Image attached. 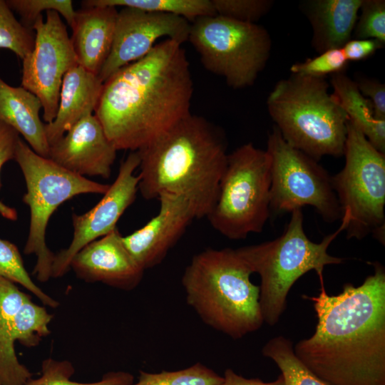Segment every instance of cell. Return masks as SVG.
Instances as JSON below:
<instances>
[{
  "instance_id": "37",
  "label": "cell",
  "mask_w": 385,
  "mask_h": 385,
  "mask_svg": "<svg viewBox=\"0 0 385 385\" xmlns=\"http://www.w3.org/2000/svg\"><path fill=\"white\" fill-rule=\"evenodd\" d=\"M384 44L374 39H350L342 48L346 60L361 61L373 55Z\"/></svg>"
},
{
  "instance_id": "12",
  "label": "cell",
  "mask_w": 385,
  "mask_h": 385,
  "mask_svg": "<svg viewBox=\"0 0 385 385\" xmlns=\"http://www.w3.org/2000/svg\"><path fill=\"white\" fill-rule=\"evenodd\" d=\"M31 52L22 60L21 86L36 96L42 104L46 124L56 118L65 74L78 65L66 26L56 11L37 18Z\"/></svg>"
},
{
  "instance_id": "28",
  "label": "cell",
  "mask_w": 385,
  "mask_h": 385,
  "mask_svg": "<svg viewBox=\"0 0 385 385\" xmlns=\"http://www.w3.org/2000/svg\"><path fill=\"white\" fill-rule=\"evenodd\" d=\"M0 276L21 284L31 292L43 304L56 308L59 302L44 292L31 279L26 270L17 247L0 238Z\"/></svg>"
},
{
  "instance_id": "30",
  "label": "cell",
  "mask_w": 385,
  "mask_h": 385,
  "mask_svg": "<svg viewBox=\"0 0 385 385\" xmlns=\"http://www.w3.org/2000/svg\"><path fill=\"white\" fill-rule=\"evenodd\" d=\"M34 42V30L16 19L6 1L0 0V48L10 50L23 60L31 52Z\"/></svg>"
},
{
  "instance_id": "13",
  "label": "cell",
  "mask_w": 385,
  "mask_h": 385,
  "mask_svg": "<svg viewBox=\"0 0 385 385\" xmlns=\"http://www.w3.org/2000/svg\"><path fill=\"white\" fill-rule=\"evenodd\" d=\"M139 164L138 152L131 151L121 163L115 180L101 200L82 215L73 213V239L66 249L55 255L51 277L65 275L70 270L71 260L78 252L117 227L120 217L136 199L139 177L134 173Z\"/></svg>"
},
{
  "instance_id": "39",
  "label": "cell",
  "mask_w": 385,
  "mask_h": 385,
  "mask_svg": "<svg viewBox=\"0 0 385 385\" xmlns=\"http://www.w3.org/2000/svg\"><path fill=\"white\" fill-rule=\"evenodd\" d=\"M1 385V384H0Z\"/></svg>"
},
{
  "instance_id": "20",
  "label": "cell",
  "mask_w": 385,
  "mask_h": 385,
  "mask_svg": "<svg viewBox=\"0 0 385 385\" xmlns=\"http://www.w3.org/2000/svg\"><path fill=\"white\" fill-rule=\"evenodd\" d=\"M361 1L311 0L304 4L312 29V46L317 52L341 48L351 39Z\"/></svg>"
},
{
  "instance_id": "25",
  "label": "cell",
  "mask_w": 385,
  "mask_h": 385,
  "mask_svg": "<svg viewBox=\"0 0 385 385\" xmlns=\"http://www.w3.org/2000/svg\"><path fill=\"white\" fill-rule=\"evenodd\" d=\"M262 354L275 362L284 385H327L298 359L292 342L284 336L270 339L262 347Z\"/></svg>"
},
{
  "instance_id": "3",
  "label": "cell",
  "mask_w": 385,
  "mask_h": 385,
  "mask_svg": "<svg viewBox=\"0 0 385 385\" xmlns=\"http://www.w3.org/2000/svg\"><path fill=\"white\" fill-rule=\"evenodd\" d=\"M227 147L220 128L190 113L137 150L138 191L145 200L163 193L184 196L195 219L206 217L217 199Z\"/></svg>"
},
{
  "instance_id": "36",
  "label": "cell",
  "mask_w": 385,
  "mask_h": 385,
  "mask_svg": "<svg viewBox=\"0 0 385 385\" xmlns=\"http://www.w3.org/2000/svg\"><path fill=\"white\" fill-rule=\"evenodd\" d=\"M360 93L371 103L375 116L385 120V85L365 77L355 81Z\"/></svg>"
},
{
  "instance_id": "21",
  "label": "cell",
  "mask_w": 385,
  "mask_h": 385,
  "mask_svg": "<svg viewBox=\"0 0 385 385\" xmlns=\"http://www.w3.org/2000/svg\"><path fill=\"white\" fill-rule=\"evenodd\" d=\"M41 109L36 96L22 86L9 85L0 77V120L21 135L36 153L48 158L50 145L39 116Z\"/></svg>"
},
{
  "instance_id": "1",
  "label": "cell",
  "mask_w": 385,
  "mask_h": 385,
  "mask_svg": "<svg viewBox=\"0 0 385 385\" xmlns=\"http://www.w3.org/2000/svg\"><path fill=\"white\" fill-rule=\"evenodd\" d=\"M372 265L374 274L358 287L346 283L329 295L322 284L318 295H302L317 324L294 354L327 385H385V269Z\"/></svg>"
},
{
  "instance_id": "22",
  "label": "cell",
  "mask_w": 385,
  "mask_h": 385,
  "mask_svg": "<svg viewBox=\"0 0 385 385\" xmlns=\"http://www.w3.org/2000/svg\"><path fill=\"white\" fill-rule=\"evenodd\" d=\"M29 295L11 280L0 276V384L25 385L32 374L21 364L11 338L14 317Z\"/></svg>"
},
{
  "instance_id": "15",
  "label": "cell",
  "mask_w": 385,
  "mask_h": 385,
  "mask_svg": "<svg viewBox=\"0 0 385 385\" xmlns=\"http://www.w3.org/2000/svg\"><path fill=\"white\" fill-rule=\"evenodd\" d=\"M160 209L145 225L123 237V243L144 270L160 264L195 219L189 201L182 195L160 194Z\"/></svg>"
},
{
  "instance_id": "11",
  "label": "cell",
  "mask_w": 385,
  "mask_h": 385,
  "mask_svg": "<svg viewBox=\"0 0 385 385\" xmlns=\"http://www.w3.org/2000/svg\"><path fill=\"white\" fill-rule=\"evenodd\" d=\"M266 151L270 158V210L290 212L313 207L324 221L342 218L332 176L318 161L291 146L274 126Z\"/></svg>"
},
{
  "instance_id": "7",
  "label": "cell",
  "mask_w": 385,
  "mask_h": 385,
  "mask_svg": "<svg viewBox=\"0 0 385 385\" xmlns=\"http://www.w3.org/2000/svg\"><path fill=\"white\" fill-rule=\"evenodd\" d=\"M26 183L24 202L30 210L29 230L24 253L34 255L33 274L41 282L51 278L55 255L46 245V232L53 213L64 202L81 194H105L110 185L91 180L36 153L19 139L14 159Z\"/></svg>"
},
{
  "instance_id": "31",
  "label": "cell",
  "mask_w": 385,
  "mask_h": 385,
  "mask_svg": "<svg viewBox=\"0 0 385 385\" xmlns=\"http://www.w3.org/2000/svg\"><path fill=\"white\" fill-rule=\"evenodd\" d=\"M9 6L21 19V24L32 29L37 18L43 11H56L72 27L76 11L71 0H7Z\"/></svg>"
},
{
  "instance_id": "9",
  "label": "cell",
  "mask_w": 385,
  "mask_h": 385,
  "mask_svg": "<svg viewBox=\"0 0 385 385\" xmlns=\"http://www.w3.org/2000/svg\"><path fill=\"white\" fill-rule=\"evenodd\" d=\"M343 169L332 176L348 239L370 233L384 245L385 153L379 151L349 119Z\"/></svg>"
},
{
  "instance_id": "29",
  "label": "cell",
  "mask_w": 385,
  "mask_h": 385,
  "mask_svg": "<svg viewBox=\"0 0 385 385\" xmlns=\"http://www.w3.org/2000/svg\"><path fill=\"white\" fill-rule=\"evenodd\" d=\"M222 381L223 376L197 362L177 371L160 373L140 371L138 381L130 385H220Z\"/></svg>"
},
{
  "instance_id": "14",
  "label": "cell",
  "mask_w": 385,
  "mask_h": 385,
  "mask_svg": "<svg viewBox=\"0 0 385 385\" xmlns=\"http://www.w3.org/2000/svg\"><path fill=\"white\" fill-rule=\"evenodd\" d=\"M190 29V22L178 16L122 7L110 54L98 76L104 83L123 66L146 56L162 37L182 45L188 41Z\"/></svg>"
},
{
  "instance_id": "16",
  "label": "cell",
  "mask_w": 385,
  "mask_h": 385,
  "mask_svg": "<svg viewBox=\"0 0 385 385\" xmlns=\"http://www.w3.org/2000/svg\"><path fill=\"white\" fill-rule=\"evenodd\" d=\"M117 149L97 117L87 115L50 145L48 158L78 175L109 178Z\"/></svg>"
},
{
  "instance_id": "24",
  "label": "cell",
  "mask_w": 385,
  "mask_h": 385,
  "mask_svg": "<svg viewBox=\"0 0 385 385\" xmlns=\"http://www.w3.org/2000/svg\"><path fill=\"white\" fill-rule=\"evenodd\" d=\"M86 6L130 7L148 12L173 14L190 21L216 15L212 0H86Z\"/></svg>"
},
{
  "instance_id": "10",
  "label": "cell",
  "mask_w": 385,
  "mask_h": 385,
  "mask_svg": "<svg viewBox=\"0 0 385 385\" xmlns=\"http://www.w3.org/2000/svg\"><path fill=\"white\" fill-rule=\"evenodd\" d=\"M188 41L205 68L224 78L235 89L254 84L272 47L269 32L262 26L217 14L195 20Z\"/></svg>"
},
{
  "instance_id": "18",
  "label": "cell",
  "mask_w": 385,
  "mask_h": 385,
  "mask_svg": "<svg viewBox=\"0 0 385 385\" xmlns=\"http://www.w3.org/2000/svg\"><path fill=\"white\" fill-rule=\"evenodd\" d=\"M118 13L113 6H84L76 11L71 41L77 63L97 76L112 48Z\"/></svg>"
},
{
  "instance_id": "34",
  "label": "cell",
  "mask_w": 385,
  "mask_h": 385,
  "mask_svg": "<svg viewBox=\"0 0 385 385\" xmlns=\"http://www.w3.org/2000/svg\"><path fill=\"white\" fill-rule=\"evenodd\" d=\"M347 62L342 48H334L292 65L290 71L291 73L324 78L328 74L342 72Z\"/></svg>"
},
{
  "instance_id": "8",
  "label": "cell",
  "mask_w": 385,
  "mask_h": 385,
  "mask_svg": "<svg viewBox=\"0 0 385 385\" xmlns=\"http://www.w3.org/2000/svg\"><path fill=\"white\" fill-rule=\"evenodd\" d=\"M270 158L252 143L228 154L217 201L206 217L230 240L262 232L270 215Z\"/></svg>"
},
{
  "instance_id": "6",
  "label": "cell",
  "mask_w": 385,
  "mask_h": 385,
  "mask_svg": "<svg viewBox=\"0 0 385 385\" xmlns=\"http://www.w3.org/2000/svg\"><path fill=\"white\" fill-rule=\"evenodd\" d=\"M301 209L291 212L284 232L277 238L257 245L235 249L252 273L260 275V306L264 322L275 325L287 307L288 293L298 279L311 270L324 284L326 265L343 262L341 257L330 255L328 247L337 236L345 230L347 219L334 233L320 242L311 241L305 234Z\"/></svg>"
},
{
  "instance_id": "27",
  "label": "cell",
  "mask_w": 385,
  "mask_h": 385,
  "mask_svg": "<svg viewBox=\"0 0 385 385\" xmlns=\"http://www.w3.org/2000/svg\"><path fill=\"white\" fill-rule=\"evenodd\" d=\"M74 371L70 361L48 358L42 362L41 376L31 379L25 385H130L134 382L133 376L123 371L108 372L98 381L78 382L71 379Z\"/></svg>"
},
{
  "instance_id": "35",
  "label": "cell",
  "mask_w": 385,
  "mask_h": 385,
  "mask_svg": "<svg viewBox=\"0 0 385 385\" xmlns=\"http://www.w3.org/2000/svg\"><path fill=\"white\" fill-rule=\"evenodd\" d=\"M19 139V134L16 130L0 120V172L6 162L14 159ZM0 215L11 221H15L18 218L16 209L5 205L1 200Z\"/></svg>"
},
{
  "instance_id": "5",
  "label": "cell",
  "mask_w": 385,
  "mask_h": 385,
  "mask_svg": "<svg viewBox=\"0 0 385 385\" xmlns=\"http://www.w3.org/2000/svg\"><path fill=\"white\" fill-rule=\"evenodd\" d=\"M324 77L291 73L270 93L267 107L282 138L319 161L344 155L349 117Z\"/></svg>"
},
{
  "instance_id": "33",
  "label": "cell",
  "mask_w": 385,
  "mask_h": 385,
  "mask_svg": "<svg viewBox=\"0 0 385 385\" xmlns=\"http://www.w3.org/2000/svg\"><path fill=\"white\" fill-rule=\"evenodd\" d=\"M215 11L237 21L256 24L273 5L270 0H212Z\"/></svg>"
},
{
  "instance_id": "38",
  "label": "cell",
  "mask_w": 385,
  "mask_h": 385,
  "mask_svg": "<svg viewBox=\"0 0 385 385\" xmlns=\"http://www.w3.org/2000/svg\"><path fill=\"white\" fill-rule=\"evenodd\" d=\"M220 385H284V379L280 374L277 379L270 382H265L260 379H247L237 374L231 369L224 372L223 381Z\"/></svg>"
},
{
  "instance_id": "4",
  "label": "cell",
  "mask_w": 385,
  "mask_h": 385,
  "mask_svg": "<svg viewBox=\"0 0 385 385\" xmlns=\"http://www.w3.org/2000/svg\"><path fill=\"white\" fill-rule=\"evenodd\" d=\"M235 249L207 248L195 255L181 279L187 304L213 329L234 339L258 330L264 320L260 286Z\"/></svg>"
},
{
  "instance_id": "32",
  "label": "cell",
  "mask_w": 385,
  "mask_h": 385,
  "mask_svg": "<svg viewBox=\"0 0 385 385\" xmlns=\"http://www.w3.org/2000/svg\"><path fill=\"white\" fill-rule=\"evenodd\" d=\"M356 39L385 43V1L362 0L352 34Z\"/></svg>"
},
{
  "instance_id": "23",
  "label": "cell",
  "mask_w": 385,
  "mask_h": 385,
  "mask_svg": "<svg viewBox=\"0 0 385 385\" xmlns=\"http://www.w3.org/2000/svg\"><path fill=\"white\" fill-rule=\"evenodd\" d=\"M330 83L349 119L375 148L385 153V120L375 116L370 101L360 93L356 82L340 72L332 75Z\"/></svg>"
},
{
  "instance_id": "19",
  "label": "cell",
  "mask_w": 385,
  "mask_h": 385,
  "mask_svg": "<svg viewBox=\"0 0 385 385\" xmlns=\"http://www.w3.org/2000/svg\"><path fill=\"white\" fill-rule=\"evenodd\" d=\"M103 86V83L97 75L79 65L65 74L56 118L44 125L49 145L61 138L81 119L95 112Z\"/></svg>"
},
{
  "instance_id": "26",
  "label": "cell",
  "mask_w": 385,
  "mask_h": 385,
  "mask_svg": "<svg viewBox=\"0 0 385 385\" xmlns=\"http://www.w3.org/2000/svg\"><path fill=\"white\" fill-rule=\"evenodd\" d=\"M53 315L39 306L29 296L16 312L12 322L11 338L24 346L38 345L43 337L50 334L49 324Z\"/></svg>"
},
{
  "instance_id": "2",
  "label": "cell",
  "mask_w": 385,
  "mask_h": 385,
  "mask_svg": "<svg viewBox=\"0 0 385 385\" xmlns=\"http://www.w3.org/2000/svg\"><path fill=\"white\" fill-rule=\"evenodd\" d=\"M193 89L185 50L167 38L103 83L94 115L117 150L137 151L191 113Z\"/></svg>"
},
{
  "instance_id": "17",
  "label": "cell",
  "mask_w": 385,
  "mask_h": 385,
  "mask_svg": "<svg viewBox=\"0 0 385 385\" xmlns=\"http://www.w3.org/2000/svg\"><path fill=\"white\" fill-rule=\"evenodd\" d=\"M70 270L85 282H101L125 291L140 283L145 271L125 247L117 227L78 252Z\"/></svg>"
}]
</instances>
